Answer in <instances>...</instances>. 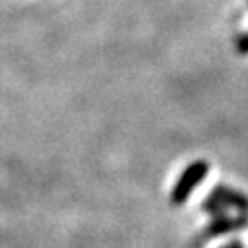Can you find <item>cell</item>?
<instances>
[{
    "instance_id": "obj_7",
    "label": "cell",
    "mask_w": 248,
    "mask_h": 248,
    "mask_svg": "<svg viewBox=\"0 0 248 248\" xmlns=\"http://www.w3.org/2000/svg\"><path fill=\"white\" fill-rule=\"evenodd\" d=\"M221 248H226V247H221Z\"/></svg>"
},
{
    "instance_id": "obj_1",
    "label": "cell",
    "mask_w": 248,
    "mask_h": 248,
    "mask_svg": "<svg viewBox=\"0 0 248 248\" xmlns=\"http://www.w3.org/2000/svg\"><path fill=\"white\" fill-rule=\"evenodd\" d=\"M208 171H210V164L206 160H195L193 164H189L182 171L178 182L175 184L173 191H171V197H169L171 204L173 206H182L186 202L187 199L191 197V193H193V189L208 177Z\"/></svg>"
},
{
    "instance_id": "obj_6",
    "label": "cell",
    "mask_w": 248,
    "mask_h": 248,
    "mask_svg": "<svg viewBox=\"0 0 248 248\" xmlns=\"http://www.w3.org/2000/svg\"><path fill=\"white\" fill-rule=\"evenodd\" d=\"M226 248H245V245H243L241 241L235 239V241H232V243H230V245H228Z\"/></svg>"
},
{
    "instance_id": "obj_2",
    "label": "cell",
    "mask_w": 248,
    "mask_h": 248,
    "mask_svg": "<svg viewBox=\"0 0 248 248\" xmlns=\"http://www.w3.org/2000/svg\"><path fill=\"white\" fill-rule=\"evenodd\" d=\"M247 226V217L245 213H241L239 217H228L226 213L224 215H217L213 217L212 222L206 226V237L208 239H213V237H219V235H224L228 232H235V230H243Z\"/></svg>"
},
{
    "instance_id": "obj_5",
    "label": "cell",
    "mask_w": 248,
    "mask_h": 248,
    "mask_svg": "<svg viewBox=\"0 0 248 248\" xmlns=\"http://www.w3.org/2000/svg\"><path fill=\"white\" fill-rule=\"evenodd\" d=\"M247 41H248L247 33H239V37H237V50H239L241 55H247V52H248Z\"/></svg>"
},
{
    "instance_id": "obj_4",
    "label": "cell",
    "mask_w": 248,
    "mask_h": 248,
    "mask_svg": "<svg viewBox=\"0 0 248 248\" xmlns=\"http://www.w3.org/2000/svg\"><path fill=\"white\" fill-rule=\"evenodd\" d=\"M202 210L210 213L212 217H217V215H224V213H226V208H224L213 195H208V199L202 202Z\"/></svg>"
},
{
    "instance_id": "obj_3",
    "label": "cell",
    "mask_w": 248,
    "mask_h": 248,
    "mask_svg": "<svg viewBox=\"0 0 248 248\" xmlns=\"http://www.w3.org/2000/svg\"><path fill=\"white\" fill-rule=\"evenodd\" d=\"M210 195L215 197L224 208H235L241 213H245V210H247V197L243 195L241 191H237V189H232L228 186L219 184V186L213 187Z\"/></svg>"
}]
</instances>
